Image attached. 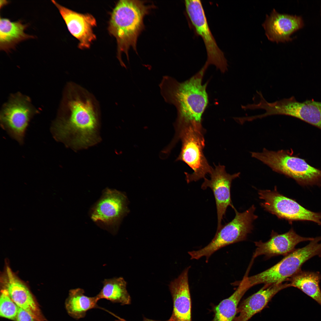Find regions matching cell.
<instances>
[{"instance_id":"6da1fadb","label":"cell","mask_w":321,"mask_h":321,"mask_svg":"<svg viewBox=\"0 0 321 321\" xmlns=\"http://www.w3.org/2000/svg\"><path fill=\"white\" fill-rule=\"evenodd\" d=\"M100 110L92 94L74 82L67 84L51 131L54 138L75 150L97 143Z\"/></svg>"},{"instance_id":"7a4b0ae2","label":"cell","mask_w":321,"mask_h":321,"mask_svg":"<svg viewBox=\"0 0 321 321\" xmlns=\"http://www.w3.org/2000/svg\"><path fill=\"white\" fill-rule=\"evenodd\" d=\"M207 69L203 66L191 78L181 82L165 76L159 84L165 101L174 105L177 110L175 135L189 126L202 127V117L208 103L206 90L208 82L202 83Z\"/></svg>"},{"instance_id":"3957f363","label":"cell","mask_w":321,"mask_h":321,"mask_svg":"<svg viewBox=\"0 0 321 321\" xmlns=\"http://www.w3.org/2000/svg\"><path fill=\"white\" fill-rule=\"evenodd\" d=\"M147 3L140 0H120L111 13L108 30L116 39L117 57L123 67L125 66L122 60V54L129 60L130 47L137 52L138 38L144 27V18L155 7Z\"/></svg>"},{"instance_id":"277c9868","label":"cell","mask_w":321,"mask_h":321,"mask_svg":"<svg viewBox=\"0 0 321 321\" xmlns=\"http://www.w3.org/2000/svg\"><path fill=\"white\" fill-rule=\"evenodd\" d=\"M252 158L262 162L273 171L291 178L303 186H321V170L294 156L289 150L277 151L264 148L261 152H251Z\"/></svg>"},{"instance_id":"5b68a950","label":"cell","mask_w":321,"mask_h":321,"mask_svg":"<svg viewBox=\"0 0 321 321\" xmlns=\"http://www.w3.org/2000/svg\"><path fill=\"white\" fill-rule=\"evenodd\" d=\"M203 127L189 126L182 129L174 136L170 143L174 147L180 139L182 146L177 161L184 162L193 170L191 174L185 172V179L188 183L205 178L211 173L213 168L209 164L203 153L205 146Z\"/></svg>"},{"instance_id":"8992f818","label":"cell","mask_w":321,"mask_h":321,"mask_svg":"<svg viewBox=\"0 0 321 321\" xmlns=\"http://www.w3.org/2000/svg\"><path fill=\"white\" fill-rule=\"evenodd\" d=\"M234 209L235 213L234 218L217 230L208 244L199 250L188 252L191 259H198L205 257L207 262L210 257L219 249L246 239L248 235L253 229V221L258 218L254 214L256 207L253 205L243 213L238 212L235 208Z\"/></svg>"},{"instance_id":"52a82bcc","label":"cell","mask_w":321,"mask_h":321,"mask_svg":"<svg viewBox=\"0 0 321 321\" xmlns=\"http://www.w3.org/2000/svg\"><path fill=\"white\" fill-rule=\"evenodd\" d=\"M321 257V244L314 240L290 253L276 265L254 276H247L251 287L261 284H277L287 281L301 270L302 265L315 256Z\"/></svg>"},{"instance_id":"ba28073f","label":"cell","mask_w":321,"mask_h":321,"mask_svg":"<svg viewBox=\"0 0 321 321\" xmlns=\"http://www.w3.org/2000/svg\"><path fill=\"white\" fill-rule=\"evenodd\" d=\"M258 109L265 112L259 115L262 119L268 116L281 115L296 118L321 129V102L312 99L302 102L292 96L273 103L261 98L257 106Z\"/></svg>"},{"instance_id":"9c48e42d","label":"cell","mask_w":321,"mask_h":321,"mask_svg":"<svg viewBox=\"0 0 321 321\" xmlns=\"http://www.w3.org/2000/svg\"><path fill=\"white\" fill-rule=\"evenodd\" d=\"M37 112L29 97L17 93L11 95L3 105L0 113L1 124L10 136L22 144L29 121Z\"/></svg>"},{"instance_id":"30bf717a","label":"cell","mask_w":321,"mask_h":321,"mask_svg":"<svg viewBox=\"0 0 321 321\" xmlns=\"http://www.w3.org/2000/svg\"><path fill=\"white\" fill-rule=\"evenodd\" d=\"M259 198L263 200L260 205L267 211L290 222L296 221H313L321 226V212H314L304 207L295 201L278 192L260 190Z\"/></svg>"},{"instance_id":"8fae6325","label":"cell","mask_w":321,"mask_h":321,"mask_svg":"<svg viewBox=\"0 0 321 321\" xmlns=\"http://www.w3.org/2000/svg\"><path fill=\"white\" fill-rule=\"evenodd\" d=\"M185 1L188 17L205 45L207 58L204 65L208 67L210 64L213 65L221 73H224L228 69L227 61L211 32L201 1L187 0Z\"/></svg>"},{"instance_id":"7c38bea8","label":"cell","mask_w":321,"mask_h":321,"mask_svg":"<svg viewBox=\"0 0 321 321\" xmlns=\"http://www.w3.org/2000/svg\"><path fill=\"white\" fill-rule=\"evenodd\" d=\"M128 212L126 196L118 191L106 188L92 208L90 218L95 223L111 230L116 229Z\"/></svg>"},{"instance_id":"4fadbf2b","label":"cell","mask_w":321,"mask_h":321,"mask_svg":"<svg viewBox=\"0 0 321 321\" xmlns=\"http://www.w3.org/2000/svg\"><path fill=\"white\" fill-rule=\"evenodd\" d=\"M215 166L210 174V179L205 178L201 188L205 190L209 188L213 191L216 203L218 229L222 226V221L227 207L230 206L235 208L231 199V184L233 180L239 176L240 173L230 174L226 172L224 166L219 164Z\"/></svg>"},{"instance_id":"5bb4252c","label":"cell","mask_w":321,"mask_h":321,"mask_svg":"<svg viewBox=\"0 0 321 321\" xmlns=\"http://www.w3.org/2000/svg\"><path fill=\"white\" fill-rule=\"evenodd\" d=\"M59 10L70 33L79 41L81 49L90 48L96 39L93 29L96 26L95 18L91 14L78 13L51 1Z\"/></svg>"},{"instance_id":"9a60e30c","label":"cell","mask_w":321,"mask_h":321,"mask_svg":"<svg viewBox=\"0 0 321 321\" xmlns=\"http://www.w3.org/2000/svg\"><path fill=\"white\" fill-rule=\"evenodd\" d=\"M314 238L301 236L297 234L292 228L281 234L272 231L270 238L267 241L263 242L260 240L254 242L257 248L253 258L254 259L261 255H264L268 258L279 255L286 256L294 251L299 243L311 241Z\"/></svg>"},{"instance_id":"2e32d148","label":"cell","mask_w":321,"mask_h":321,"mask_svg":"<svg viewBox=\"0 0 321 321\" xmlns=\"http://www.w3.org/2000/svg\"><path fill=\"white\" fill-rule=\"evenodd\" d=\"M189 266L172 281L169 287L173 301L170 321H192L191 302L188 282Z\"/></svg>"},{"instance_id":"e0dca14e","label":"cell","mask_w":321,"mask_h":321,"mask_svg":"<svg viewBox=\"0 0 321 321\" xmlns=\"http://www.w3.org/2000/svg\"><path fill=\"white\" fill-rule=\"evenodd\" d=\"M268 39L277 43L291 41V34L302 28L303 23L299 16L280 14L273 9L267 15L262 24Z\"/></svg>"},{"instance_id":"ac0fdd59","label":"cell","mask_w":321,"mask_h":321,"mask_svg":"<svg viewBox=\"0 0 321 321\" xmlns=\"http://www.w3.org/2000/svg\"><path fill=\"white\" fill-rule=\"evenodd\" d=\"M4 280L6 289L12 300L19 307L29 313L37 321H43L40 312L26 286L7 267Z\"/></svg>"},{"instance_id":"d6986e66","label":"cell","mask_w":321,"mask_h":321,"mask_svg":"<svg viewBox=\"0 0 321 321\" xmlns=\"http://www.w3.org/2000/svg\"><path fill=\"white\" fill-rule=\"evenodd\" d=\"M289 287L287 282L277 284H265L260 289L240 304L234 321H248L256 313L261 311L278 292Z\"/></svg>"},{"instance_id":"ffe728a7","label":"cell","mask_w":321,"mask_h":321,"mask_svg":"<svg viewBox=\"0 0 321 321\" xmlns=\"http://www.w3.org/2000/svg\"><path fill=\"white\" fill-rule=\"evenodd\" d=\"M28 26L20 21H11L8 18H0V49L6 52L14 49L20 42L34 37L26 34Z\"/></svg>"},{"instance_id":"44dd1931","label":"cell","mask_w":321,"mask_h":321,"mask_svg":"<svg viewBox=\"0 0 321 321\" xmlns=\"http://www.w3.org/2000/svg\"><path fill=\"white\" fill-rule=\"evenodd\" d=\"M247 276H244L238 287L230 297L213 307L214 316L212 321H234L240 301L246 292L251 287Z\"/></svg>"},{"instance_id":"7402d4cb","label":"cell","mask_w":321,"mask_h":321,"mask_svg":"<svg viewBox=\"0 0 321 321\" xmlns=\"http://www.w3.org/2000/svg\"><path fill=\"white\" fill-rule=\"evenodd\" d=\"M321 280L319 272L300 270L287 281L289 287L298 289L321 306V290L319 285Z\"/></svg>"},{"instance_id":"603a6c76","label":"cell","mask_w":321,"mask_h":321,"mask_svg":"<svg viewBox=\"0 0 321 321\" xmlns=\"http://www.w3.org/2000/svg\"><path fill=\"white\" fill-rule=\"evenodd\" d=\"M84 293V290L80 288L69 291L66 307L69 314L74 319L83 318L88 311L98 308L97 303L99 300L97 296L89 297L85 295Z\"/></svg>"},{"instance_id":"cb8c5ba5","label":"cell","mask_w":321,"mask_h":321,"mask_svg":"<svg viewBox=\"0 0 321 321\" xmlns=\"http://www.w3.org/2000/svg\"><path fill=\"white\" fill-rule=\"evenodd\" d=\"M103 283V287L96 295L99 300L105 299L122 305L130 304L131 299L126 289L127 283L123 278L106 279Z\"/></svg>"},{"instance_id":"d4e9b609","label":"cell","mask_w":321,"mask_h":321,"mask_svg":"<svg viewBox=\"0 0 321 321\" xmlns=\"http://www.w3.org/2000/svg\"><path fill=\"white\" fill-rule=\"evenodd\" d=\"M18 306L10 297L7 291L4 289L1 290L0 299V315L1 316L13 320L17 315Z\"/></svg>"},{"instance_id":"484cf974","label":"cell","mask_w":321,"mask_h":321,"mask_svg":"<svg viewBox=\"0 0 321 321\" xmlns=\"http://www.w3.org/2000/svg\"><path fill=\"white\" fill-rule=\"evenodd\" d=\"M17 321H34V318L28 312L18 307L16 316Z\"/></svg>"},{"instance_id":"4316f807","label":"cell","mask_w":321,"mask_h":321,"mask_svg":"<svg viewBox=\"0 0 321 321\" xmlns=\"http://www.w3.org/2000/svg\"><path fill=\"white\" fill-rule=\"evenodd\" d=\"M118 318H119L118 319L119 320H117V321H126L125 320H124L123 319H122L119 318V317H118ZM143 321H157V320H151V319H147V318H144V319L143 320ZM164 321H170V320L169 319L168 320H167Z\"/></svg>"},{"instance_id":"83f0119b","label":"cell","mask_w":321,"mask_h":321,"mask_svg":"<svg viewBox=\"0 0 321 321\" xmlns=\"http://www.w3.org/2000/svg\"><path fill=\"white\" fill-rule=\"evenodd\" d=\"M1 1H2V2H1V1L0 2V7H1H1L4 6L5 5L7 4L8 3H9L8 2V1H6V0H5V1H4V0H2V1L1 0Z\"/></svg>"},{"instance_id":"f1b7e54d","label":"cell","mask_w":321,"mask_h":321,"mask_svg":"<svg viewBox=\"0 0 321 321\" xmlns=\"http://www.w3.org/2000/svg\"></svg>"}]
</instances>
